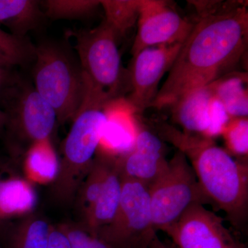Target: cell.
Wrapping results in <instances>:
<instances>
[{
	"mask_svg": "<svg viewBox=\"0 0 248 248\" xmlns=\"http://www.w3.org/2000/svg\"><path fill=\"white\" fill-rule=\"evenodd\" d=\"M199 17L150 108L172 107L187 93L232 73L248 48L246 4Z\"/></svg>",
	"mask_w": 248,
	"mask_h": 248,
	"instance_id": "obj_1",
	"label": "cell"
},
{
	"mask_svg": "<svg viewBox=\"0 0 248 248\" xmlns=\"http://www.w3.org/2000/svg\"><path fill=\"white\" fill-rule=\"evenodd\" d=\"M161 133L188 160L210 203L224 212L234 228H244L248 218V161L234 159L212 139L170 125L162 126Z\"/></svg>",
	"mask_w": 248,
	"mask_h": 248,
	"instance_id": "obj_2",
	"label": "cell"
},
{
	"mask_svg": "<svg viewBox=\"0 0 248 248\" xmlns=\"http://www.w3.org/2000/svg\"><path fill=\"white\" fill-rule=\"evenodd\" d=\"M112 103L86 79L84 101L63 140L58 175L52 184L57 202L68 204L76 199L100 148Z\"/></svg>",
	"mask_w": 248,
	"mask_h": 248,
	"instance_id": "obj_3",
	"label": "cell"
},
{
	"mask_svg": "<svg viewBox=\"0 0 248 248\" xmlns=\"http://www.w3.org/2000/svg\"><path fill=\"white\" fill-rule=\"evenodd\" d=\"M32 82L58 118V125L73 121L86 91L79 58L67 40L46 39L35 45Z\"/></svg>",
	"mask_w": 248,
	"mask_h": 248,
	"instance_id": "obj_4",
	"label": "cell"
},
{
	"mask_svg": "<svg viewBox=\"0 0 248 248\" xmlns=\"http://www.w3.org/2000/svg\"><path fill=\"white\" fill-rule=\"evenodd\" d=\"M0 108L6 116V146L12 154L32 143L51 138L58 125L53 108L22 74L3 68L0 79Z\"/></svg>",
	"mask_w": 248,
	"mask_h": 248,
	"instance_id": "obj_5",
	"label": "cell"
},
{
	"mask_svg": "<svg viewBox=\"0 0 248 248\" xmlns=\"http://www.w3.org/2000/svg\"><path fill=\"white\" fill-rule=\"evenodd\" d=\"M74 37L73 47L86 79L111 101L117 100L124 89L130 90L129 73L124 71L115 31L105 21L92 29L68 31Z\"/></svg>",
	"mask_w": 248,
	"mask_h": 248,
	"instance_id": "obj_6",
	"label": "cell"
},
{
	"mask_svg": "<svg viewBox=\"0 0 248 248\" xmlns=\"http://www.w3.org/2000/svg\"><path fill=\"white\" fill-rule=\"evenodd\" d=\"M153 228L164 232L195 204L210 203L184 153L178 151L148 186Z\"/></svg>",
	"mask_w": 248,
	"mask_h": 248,
	"instance_id": "obj_7",
	"label": "cell"
},
{
	"mask_svg": "<svg viewBox=\"0 0 248 248\" xmlns=\"http://www.w3.org/2000/svg\"><path fill=\"white\" fill-rule=\"evenodd\" d=\"M156 232L152 221L148 186L122 176L118 208L112 221L97 236L113 248H136Z\"/></svg>",
	"mask_w": 248,
	"mask_h": 248,
	"instance_id": "obj_8",
	"label": "cell"
},
{
	"mask_svg": "<svg viewBox=\"0 0 248 248\" xmlns=\"http://www.w3.org/2000/svg\"><path fill=\"white\" fill-rule=\"evenodd\" d=\"M182 45L148 47L133 56L129 73L130 94L125 100L133 113H142L151 107L159 92L160 81L170 70Z\"/></svg>",
	"mask_w": 248,
	"mask_h": 248,
	"instance_id": "obj_9",
	"label": "cell"
},
{
	"mask_svg": "<svg viewBox=\"0 0 248 248\" xmlns=\"http://www.w3.org/2000/svg\"><path fill=\"white\" fill-rule=\"evenodd\" d=\"M177 248H244L223 219L203 204H195L164 231Z\"/></svg>",
	"mask_w": 248,
	"mask_h": 248,
	"instance_id": "obj_10",
	"label": "cell"
},
{
	"mask_svg": "<svg viewBox=\"0 0 248 248\" xmlns=\"http://www.w3.org/2000/svg\"><path fill=\"white\" fill-rule=\"evenodd\" d=\"M194 23L189 22L162 0H141L138 33L131 53L133 56L148 47L184 43Z\"/></svg>",
	"mask_w": 248,
	"mask_h": 248,
	"instance_id": "obj_11",
	"label": "cell"
},
{
	"mask_svg": "<svg viewBox=\"0 0 248 248\" xmlns=\"http://www.w3.org/2000/svg\"><path fill=\"white\" fill-rule=\"evenodd\" d=\"M135 140L133 148L117 156L119 167L124 177L151 185L167 166L161 139L134 121Z\"/></svg>",
	"mask_w": 248,
	"mask_h": 248,
	"instance_id": "obj_12",
	"label": "cell"
},
{
	"mask_svg": "<svg viewBox=\"0 0 248 248\" xmlns=\"http://www.w3.org/2000/svg\"><path fill=\"white\" fill-rule=\"evenodd\" d=\"M213 97L210 84L187 93L172 106L174 120L182 127L183 133L211 139Z\"/></svg>",
	"mask_w": 248,
	"mask_h": 248,
	"instance_id": "obj_13",
	"label": "cell"
},
{
	"mask_svg": "<svg viewBox=\"0 0 248 248\" xmlns=\"http://www.w3.org/2000/svg\"><path fill=\"white\" fill-rule=\"evenodd\" d=\"M122 188V175L116 156L99 198L82 218L81 226L91 234L97 235L112 221L120 203Z\"/></svg>",
	"mask_w": 248,
	"mask_h": 248,
	"instance_id": "obj_14",
	"label": "cell"
},
{
	"mask_svg": "<svg viewBox=\"0 0 248 248\" xmlns=\"http://www.w3.org/2000/svg\"><path fill=\"white\" fill-rule=\"evenodd\" d=\"M60 170L59 156L51 138L32 143L24 154L26 179L32 184H53Z\"/></svg>",
	"mask_w": 248,
	"mask_h": 248,
	"instance_id": "obj_15",
	"label": "cell"
},
{
	"mask_svg": "<svg viewBox=\"0 0 248 248\" xmlns=\"http://www.w3.org/2000/svg\"><path fill=\"white\" fill-rule=\"evenodd\" d=\"M36 0H0V24L10 33L19 37L37 30L45 22L46 15Z\"/></svg>",
	"mask_w": 248,
	"mask_h": 248,
	"instance_id": "obj_16",
	"label": "cell"
},
{
	"mask_svg": "<svg viewBox=\"0 0 248 248\" xmlns=\"http://www.w3.org/2000/svg\"><path fill=\"white\" fill-rule=\"evenodd\" d=\"M37 204L33 184L26 179L11 176L0 186V222L32 214Z\"/></svg>",
	"mask_w": 248,
	"mask_h": 248,
	"instance_id": "obj_17",
	"label": "cell"
},
{
	"mask_svg": "<svg viewBox=\"0 0 248 248\" xmlns=\"http://www.w3.org/2000/svg\"><path fill=\"white\" fill-rule=\"evenodd\" d=\"M247 73L234 72L222 77L210 84L217 98L232 118L248 117Z\"/></svg>",
	"mask_w": 248,
	"mask_h": 248,
	"instance_id": "obj_18",
	"label": "cell"
},
{
	"mask_svg": "<svg viewBox=\"0 0 248 248\" xmlns=\"http://www.w3.org/2000/svg\"><path fill=\"white\" fill-rule=\"evenodd\" d=\"M52 226L40 217L30 214L12 228L11 248H46Z\"/></svg>",
	"mask_w": 248,
	"mask_h": 248,
	"instance_id": "obj_19",
	"label": "cell"
},
{
	"mask_svg": "<svg viewBox=\"0 0 248 248\" xmlns=\"http://www.w3.org/2000/svg\"><path fill=\"white\" fill-rule=\"evenodd\" d=\"M141 0H102L104 21L117 35L122 37L138 22Z\"/></svg>",
	"mask_w": 248,
	"mask_h": 248,
	"instance_id": "obj_20",
	"label": "cell"
},
{
	"mask_svg": "<svg viewBox=\"0 0 248 248\" xmlns=\"http://www.w3.org/2000/svg\"><path fill=\"white\" fill-rule=\"evenodd\" d=\"M46 18L55 19H84L94 14L100 1L97 0H46L41 1Z\"/></svg>",
	"mask_w": 248,
	"mask_h": 248,
	"instance_id": "obj_21",
	"label": "cell"
},
{
	"mask_svg": "<svg viewBox=\"0 0 248 248\" xmlns=\"http://www.w3.org/2000/svg\"><path fill=\"white\" fill-rule=\"evenodd\" d=\"M0 53L9 58L14 66L25 67L35 61V45L27 37H17L0 28Z\"/></svg>",
	"mask_w": 248,
	"mask_h": 248,
	"instance_id": "obj_22",
	"label": "cell"
},
{
	"mask_svg": "<svg viewBox=\"0 0 248 248\" xmlns=\"http://www.w3.org/2000/svg\"><path fill=\"white\" fill-rule=\"evenodd\" d=\"M221 136L226 143V150L230 154L248 159V117L232 118L223 129Z\"/></svg>",
	"mask_w": 248,
	"mask_h": 248,
	"instance_id": "obj_23",
	"label": "cell"
},
{
	"mask_svg": "<svg viewBox=\"0 0 248 248\" xmlns=\"http://www.w3.org/2000/svg\"><path fill=\"white\" fill-rule=\"evenodd\" d=\"M60 226L68 236L71 248H113L97 235L91 234L81 224Z\"/></svg>",
	"mask_w": 248,
	"mask_h": 248,
	"instance_id": "obj_24",
	"label": "cell"
},
{
	"mask_svg": "<svg viewBox=\"0 0 248 248\" xmlns=\"http://www.w3.org/2000/svg\"><path fill=\"white\" fill-rule=\"evenodd\" d=\"M46 248H71L69 239L61 226L51 227Z\"/></svg>",
	"mask_w": 248,
	"mask_h": 248,
	"instance_id": "obj_25",
	"label": "cell"
},
{
	"mask_svg": "<svg viewBox=\"0 0 248 248\" xmlns=\"http://www.w3.org/2000/svg\"><path fill=\"white\" fill-rule=\"evenodd\" d=\"M146 248H177L172 242L160 239L157 232L155 233L147 244Z\"/></svg>",
	"mask_w": 248,
	"mask_h": 248,
	"instance_id": "obj_26",
	"label": "cell"
},
{
	"mask_svg": "<svg viewBox=\"0 0 248 248\" xmlns=\"http://www.w3.org/2000/svg\"><path fill=\"white\" fill-rule=\"evenodd\" d=\"M3 67L0 66V79H1V71ZM6 116L1 109L0 108V135L4 131L5 125H6Z\"/></svg>",
	"mask_w": 248,
	"mask_h": 248,
	"instance_id": "obj_27",
	"label": "cell"
},
{
	"mask_svg": "<svg viewBox=\"0 0 248 248\" xmlns=\"http://www.w3.org/2000/svg\"><path fill=\"white\" fill-rule=\"evenodd\" d=\"M14 65L12 62L3 54L0 53V66L3 67V68H11Z\"/></svg>",
	"mask_w": 248,
	"mask_h": 248,
	"instance_id": "obj_28",
	"label": "cell"
},
{
	"mask_svg": "<svg viewBox=\"0 0 248 248\" xmlns=\"http://www.w3.org/2000/svg\"><path fill=\"white\" fill-rule=\"evenodd\" d=\"M4 166V164H2V163L0 162V168L1 167V166ZM3 178L1 177V174H0V186H1V182H2Z\"/></svg>",
	"mask_w": 248,
	"mask_h": 248,
	"instance_id": "obj_29",
	"label": "cell"
},
{
	"mask_svg": "<svg viewBox=\"0 0 248 248\" xmlns=\"http://www.w3.org/2000/svg\"><path fill=\"white\" fill-rule=\"evenodd\" d=\"M146 244H143V245H141V246H140V248H146Z\"/></svg>",
	"mask_w": 248,
	"mask_h": 248,
	"instance_id": "obj_30",
	"label": "cell"
}]
</instances>
